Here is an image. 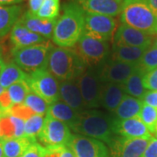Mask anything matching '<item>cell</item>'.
Masks as SVG:
<instances>
[{
	"instance_id": "4316f807",
	"label": "cell",
	"mask_w": 157,
	"mask_h": 157,
	"mask_svg": "<svg viewBox=\"0 0 157 157\" xmlns=\"http://www.w3.org/2000/svg\"><path fill=\"white\" fill-rule=\"evenodd\" d=\"M27 76L28 73L24 72L15 62H10L5 65L0 73V85L5 89H7L11 85L25 81Z\"/></svg>"
},
{
	"instance_id": "9a60e30c",
	"label": "cell",
	"mask_w": 157,
	"mask_h": 157,
	"mask_svg": "<svg viewBox=\"0 0 157 157\" xmlns=\"http://www.w3.org/2000/svg\"><path fill=\"white\" fill-rule=\"evenodd\" d=\"M150 139H114L110 145V157H141Z\"/></svg>"
},
{
	"instance_id": "2e32d148",
	"label": "cell",
	"mask_w": 157,
	"mask_h": 157,
	"mask_svg": "<svg viewBox=\"0 0 157 157\" xmlns=\"http://www.w3.org/2000/svg\"><path fill=\"white\" fill-rule=\"evenodd\" d=\"M85 12L115 17L121 13L125 0H77Z\"/></svg>"
},
{
	"instance_id": "e575fe53",
	"label": "cell",
	"mask_w": 157,
	"mask_h": 157,
	"mask_svg": "<svg viewBox=\"0 0 157 157\" xmlns=\"http://www.w3.org/2000/svg\"><path fill=\"white\" fill-rule=\"evenodd\" d=\"M35 113L32 109L28 107L25 106L24 104H17L13 105L11 108L6 110V115H11L14 117L22 119L24 121L28 120L29 118L32 117Z\"/></svg>"
},
{
	"instance_id": "8992f818",
	"label": "cell",
	"mask_w": 157,
	"mask_h": 157,
	"mask_svg": "<svg viewBox=\"0 0 157 157\" xmlns=\"http://www.w3.org/2000/svg\"><path fill=\"white\" fill-rule=\"evenodd\" d=\"M72 135L70 128L67 124L46 113L38 138L42 146L48 149H56L68 146Z\"/></svg>"
},
{
	"instance_id": "ee69618b",
	"label": "cell",
	"mask_w": 157,
	"mask_h": 157,
	"mask_svg": "<svg viewBox=\"0 0 157 157\" xmlns=\"http://www.w3.org/2000/svg\"><path fill=\"white\" fill-rule=\"evenodd\" d=\"M146 3L157 16V0H146Z\"/></svg>"
},
{
	"instance_id": "7402d4cb",
	"label": "cell",
	"mask_w": 157,
	"mask_h": 157,
	"mask_svg": "<svg viewBox=\"0 0 157 157\" xmlns=\"http://www.w3.org/2000/svg\"><path fill=\"white\" fill-rule=\"evenodd\" d=\"M146 48L129 46V45H113L112 58L111 59L115 61L139 64L146 52Z\"/></svg>"
},
{
	"instance_id": "8fae6325",
	"label": "cell",
	"mask_w": 157,
	"mask_h": 157,
	"mask_svg": "<svg viewBox=\"0 0 157 157\" xmlns=\"http://www.w3.org/2000/svg\"><path fill=\"white\" fill-rule=\"evenodd\" d=\"M68 147L76 157H109L107 147L102 141L84 135H72Z\"/></svg>"
},
{
	"instance_id": "ba28073f",
	"label": "cell",
	"mask_w": 157,
	"mask_h": 157,
	"mask_svg": "<svg viewBox=\"0 0 157 157\" xmlns=\"http://www.w3.org/2000/svg\"><path fill=\"white\" fill-rule=\"evenodd\" d=\"M25 81L31 91L45 100L49 105L59 101V80L47 69L30 73Z\"/></svg>"
},
{
	"instance_id": "7dc6e473",
	"label": "cell",
	"mask_w": 157,
	"mask_h": 157,
	"mask_svg": "<svg viewBox=\"0 0 157 157\" xmlns=\"http://www.w3.org/2000/svg\"><path fill=\"white\" fill-rule=\"evenodd\" d=\"M5 62L3 61V59H0V73H1V71H2V69L4 68V67H5Z\"/></svg>"
},
{
	"instance_id": "d6986e66",
	"label": "cell",
	"mask_w": 157,
	"mask_h": 157,
	"mask_svg": "<svg viewBox=\"0 0 157 157\" xmlns=\"http://www.w3.org/2000/svg\"><path fill=\"white\" fill-rule=\"evenodd\" d=\"M11 44L13 45V48L19 49L25 48L31 45H38L46 42L48 39H45L44 37L39 34L34 33L27 29L21 23L17 21L11 31L10 36Z\"/></svg>"
},
{
	"instance_id": "7c38bea8",
	"label": "cell",
	"mask_w": 157,
	"mask_h": 157,
	"mask_svg": "<svg viewBox=\"0 0 157 157\" xmlns=\"http://www.w3.org/2000/svg\"><path fill=\"white\" fill-rule=\"evenodd\" d=\"M155 35L130 27L121 24L116 29L113 36V44L117 45H129L147 49L153 44Z\"/></svg>"
},
{
	"instance_id": "ab89813d",
	"label": "cell",
	"mask_w": 157,
	"mask_h": 157,
	"mask_svg": "<svg viewBox=\"0 0 157 157\" xmlns=\"http://www.w3.org/2000/svg\"><path fill=\"white\" fill-rule=\"evenodd\" d=\"M12 106H13V103L11 101L7 90L6 89L3 92V94L0 95V108L6 111L9 108H11Z\"/></svg>"
},
{
	"instance_id": "60d3db41",
	"label": "cell",
	"mask_w": 157,
	"mask_h": 157,
	"mask_svg": "<svg viewBox=\"0 0 157 157\" xmlns=\"http://www.w3.org/2000/svg\"><path fill=\"white\" fill-rule=\"evenodd\" d=\"M45 0H28L29 11H31L33 14L36 15L41 8Z\"/></svg>"
},
{
	"instance_id": "f35d334b",
	"label": "cell",
	"mask_w": 157,
	"mask_h": 157,
	"mask_svg": "<svg viewBox=\"0 0 157 157\" xmlns=\"http://www.w3.org/2000/svg\"><path fill=\"white\" fill-rule=\"evenodd\" d=\"M141 101L143 104L157 108V91H147Z\"/></svg>"
},
{
	"instance_id": "681fc988",
	"label": "cell",
	"mask_w": 157,
	"mask_h": 157,
	"mask_svg": "<svg viewBox=\"0 0 157 157\" xmlns=\"http://www.w3.org/2000/svg\"><path fill=\"white\" fill-rule=\"evenodd\" d=\"M1 57H2V48L0 47V59H2Z\"/></svg>"
},
{
	"instance_id": "52a82bcc",
	"label": "cell",
	"mask_w": 157,
	"mask_h": 157,
	"mask_svg": "<svg viewBox=\"0 0 157 157\" xmlns=\"http://www.w3.org/2000/svg\"><path fill=\"white\" fill-rule=\"evenodd\" d=\"M73 50L87 67H94L110 53V45L107 41L93 39L83 34L73 47Z\"/></svg>"
},
{
	"instance_id": "f6af8a7d",
	"label": "cell",
	"mask_w": 157,
	"mask_h": 157,
	"mask_svg": "<svg viewBox=\"0 0 157 157\" xmlns=\"http://www.w3.org/2000/svg\"><path fill=\"white\" fill-rule=\"evenodd\" d=\"M48 149V148H47ZM59 148L56 149H48L45 157H59Z\"/></svg>"
},
{
	"instance_id": "d590c367",
	"label": "cell",
	"mask_w": 157,
	"mask_h": 157,
	"mask_svg": "<svg viewBox=\"0 0 157 157\" xmlns=\"http://www.w3.org/2000/svg\"><path fill=\"white\" fill-rule=\"evenodd\" d=\"M48 149L38 141L32 143L21 157H45Z\"/></svg>"
},
{
	"instance_id": "44dd1931",
	"label": "cell",
	"mask_w": 157,
	"mask_h": 157,
	"mask_svg": "<svg viewBox=\"0 0 157 157\" xmlns=\"http://www.w3.org/2000/svg\"><path fill=\"white\" fill-rule=\"evenodd\" d=\"M25 121L11 115L0 118V140L25 137Z\"/></svg>"
},
{
	"instance_id": "603a6c76",
	"label": "cell",
	"mask_w": 157,
	"mask_h": 157,
	"mask_svg": "<svg viewBox=\"0 0 157 157\" xmlns=\"http://www.w3.org/2000/svg\"><path fill=\"white\" fill-rule=\"evenodd\" d=\"M46 113L62 122H65L70 128H72L73 125L76 123L79 115V113L73 110L61 100L50 105Z\"/></svg>"
},
{
	"instance_id": "ac0fdd59",
	"label": "cell",
	"mask_w": 157,
	"mask_h": 157,
	"mask_svg": "<svg viewBox=\"0 0 157 157\" xmlns=\"http://www.w3.org/2000/svg\"><path fill=\"white\" fill-rule=\"evenodd\" d=\"M56 21L57 20H50L39 17L29 11L23 13L18 19V22L21 23L31 32L39 34L46 39L52 38L53 29Z\"/></svg>"
},
{
	"instance_id": "83f0119b",
	"label": "cell",
	"mask_w": 157,
	"mask_h": 157,
	"mask_svg": "<svg viewBox=\"0 0 157 157\" xmlns=\"http://www.w3.org/2000/svg\"><path fill=\"white\" fill-rule=\"evenodd\" d=\"M35 141L37 140L27 137L1 140L5 157H21L30 145Z\"/></svg>"
},
{
	"instance_id": "3957f363",
	"label": "cell",
	"mask_w": 157,
	"mask_h": 157,
	"mask_svg": "<svg viewBox=\"0 0 157 157\" xmlns=\"http://www.w3.org/2000/svg\"><path fill=\"white\" fill-rule=\"evenodd\" d=\"M112 121V119L103 113L86 110L79 113L78 121L72 129L78 135L101 140L110 146L114 140Z\"/></svg>"
},
{
	"instance_id": "f907efd6",
	"label": "cell",
	"mask_w": 157,
	"mask_h": 157,
	"mask_svg": "<svg viewBox=\"0 0 157 157\" xmlns=\"http://www.w3.org/2000/svg\"><path fill=\"white\" fill-rule=\"evenodd\" d=\"M155 33L157 34V25H156V30H155Z\"/></svg>"
},
{
	"instance_id": "7bdbcfd3",
	"label": "cell",
	"mask_w": 157,
	"mask_h": 157,
	"mask_svg": "<svg viewBox=\"0 0 157 157\" xmlns=\"http://www.w3.org/2000/svg\"><path fill=\"white\" fill-rule=\"evenodd\" d=\"M23 0H0V6H17V4L21 3Z\"/></svg>"
},
{
	"instance_id": "e0dca14e",
	"label": "cell",
	"mask_w": 157,
	"mask_h": 157,
	"mask_svg": "<svg viewBox=\"0 0 157 157\" xmlns=\"http://www.w3.org/2000/svg\"><path fill=\"white\" fill-rule=\"evenodd\" d=\"M59 96L62 101L76 112L82 113L88 108L80 93L77 79L59 83Z\"/></svg>"
},
{
	"instance_id": "74e56055",
	"label": "cell",
	"mask_w": 157,
	"mask_h": 157,
	"mask_svg": "<svg viewBox=\"0 0 157 157\" xmlns=\"http://www.w3.org/2000/svg\"><path fill=\"white\" fill-rule=\"evenodd\" d=\"M141 157H157V137L153 136Z\"/></svg>"
},
{
	"instance_id": "8d00e7d4",
	"label": "cell",
	"mask_w": 157,
	"mask_h": 157,
	"mask_svg": "<svg viewBox=\"0 0 157 157\" xmlns=\"http://www.w3.org/2000/svg\"><path fill=\"white\" fill-rule=\"evenodd\" d=\"M143 84L148 91H157V68L146 73L143 78Z\"/></svg>"
},
{
	"instance_id": "836d02e7",
	"label": "cell",
	"mask_w": 157,
	"mask_h": 157,
	"mask_svg": "<svg viewBox=\"0 0 157 157\" xmlns=\"http://www.w3.org/2000/svg\"><path fill=\"white\" fill-rule=\"evenodd\" d=\"M45 118L34 114L25 121V137L37 140L38 135L44 125Z\"/></svg>"
},
{
	"instance_id": "f546056e",
	"label": "cell",
	"mask_w": 157,
	"mask_h": 157,
	"mask_svg": "<svg viewBox=\"0 0 157 157\" xmlns=\"http://www.w3.org/2000/svg\"><path fill=\"white\" fill-rule=\"evenodd\" d=\"M139 118L151 134L157 137V108L143 104Z\"/></svg>"
},
{
	"instance_id": "5bb4252c",
	"label": "cell",
	"mask_w": 157,
	"mask_h": 157,
	"mask_svg": "<svg viewBox=\"0 0 157 157\" xmlns=\"http://www.w3.org/2000/svg\"><path fill=\"white\" fill-rule=\"evenodd\" d=\"M113 132L127 139H151L153 137L145 124L139 117L118 120L112 121Z\"/></svg>"
},
{
	"instance_id": "c3c4849f",
	"label": "cell",
	"mask_w": 157,
	"mask_h": 157,
	"mask_svg": "<svg viewBox=\"0 0 157 157\" xmlns=\"http://www.w3.org/2000/svg\"><path fill=\"white\" fill-rule=\"evenodd\" d=\"M5 90H6V89H5V88H4V87H3V86H2L0 85V95H1L2 94H3V92H4Z\"/></svg>"
},
{
	"instance_id": "ffe728a7",
	"label": "cell",
	"mask_w": 157,
	"mask_h": 157,
	"mask_svg": "<svg viewBox=\"0 0 157 157\" xmlns=\"http://www.w3.org/2000/svg\"><path fill=\"white\" fill-rule=\"evenodd\" d=\"M126 93L122 85L116 83H103L101 88V106L108 112H114L123 100Z\"/></svg>"
},
{
	"instance_id": "f1b7e54d",
	"label": "cell",
	"mask_w": 157,
	"mask_h": 157,
	"mask_svg": "<svg viewBox=\"0 0 157 157\" xmlns=\"http://www.w3.org/2000/svg\"><path fill=\"white\" fill-rule=\"evenodd\" d=\"M23 104L26 107H28L30 109H32L35 114L44 116L46 114L49 108V104L43 100L41 97L34 94L33 92H30L28 95L25 99Z\"/></svg>"
},
{
	"instance_id": "d6a6232c",
	"label": "cell",
	"mask_w": 157,
	"mask_h": 157,
	"mask_svg": "<svg viewBox=\"0 0 157 157\" xmlns=\"http://www.w3.org/2000/svg\"><path fill=\"white\" fill-rule=\"evenodd\" d=\"M60 10V0H45L36 16L45 19L57 20Z\"/></svg>"
},
{
	"instance_id": "d4e9b609",
	"label": "cell",
	"mask_w": 157,
	"mask_h": 157,
	"mask_svg": "<svg viewBox=\"0 0 157 157\" xmlns=\"http://www.w3.org/2000/svg\"><path fill=\"white\" fill-rule=\"evenodd\" d=\"M22 7L19 6H0V38L11 31L21 16Z\"/></svg>"
},
{
	"instance_id": "6da1fadb",
	"label": "cell",
	"mask_w": 157,
	"mask_h": 157,
	"mask_svg": "<svg viewBox=\"0 0 157 157\" xmlns=\"http://www.w3.org/2000/svg\"><path fill=\"white\" fill-rule=\"evenodd\" d=\"M84 29L85 11L77 2H71L63 6V14L57 19L52 39L59 47L73 48Z\"/></svg>"
},
{
	"instance_id": "484cf974",
	"label": "cell",
	"mask_w": 157,
	"mask_h": 157,
	"mask_svg": "<svg viewBox=\"0 0 157 157\" xmlns=\"http://www.w3.org/2000/svg\"><path fill=\"white\" fill-rule=\"evenodd\" d=\"M146 72L140 67H138V68L127 79V81L122 84L126 94L139 100H142L143 96L147 93V89L143 84V78Z\"/></svg>"
},
{
	"instance_id": "b9f144b4",
	"label": "cell",
	"mask_w": 157,
	"mask_h": 157,
	"mask_svg": "<svg viewBox=\"0 0 157 157\" xmlns=\"http://www.w3.org/2000/svg\"><path fill=\"white\" fill-rule=\"evenodd\" d=\"M58 150H59V157H76L73 150L68 146L59 147Z\"/></svg>"
},
{
	"instance_id": "7a4b0ae2",
	"label": "cell",
	"mask_w": 157,
	"mask_h": 157,
	"mask_svg": "<svg viewBox=\"0 0 157 157\" xmlns=\"http://www.w3.org/2000/svg\"><path fill=\"white\" fill-rule=\"evenodd\" d=\"M86 67L73 48L52 46L51 49L47 70L60 82L76 80Z\"/></svg>"
},
{
	"instance_id": "9c48e42d",
	"label": "cell",
	"mask_w": 157,
	"mask_h": 157,
	"mask_svg": "<svg viewBox=\"0 0 157 157\" xmlns=\"http://www.w3.org/2000/svg\"><path fill=\"white\" fill-rule=\"evenodd\" d=\"M77 83L85 103L88 109L101 107L102 81L99 71L94 67H86L77 78Z\"/></svg>"
},
{
	"instance_id": "30bf717a",
	"label": "cell",
	"mask_w": 157,
	"mask_h": 157,
	"mask_svg": "<svg viewBox=\"0 0 157 157\" xmlns=\"http://www.w3.org/2000/svg\"><path fill=\"white\" fill-rule=\"evenodd\" d=\"M117 29V23L113 17L85 12V35L93 39L109 42Z\"/></svg>"
},
{
	"instance_id": "5b68a950",
	"label": "cell",
	"mask_w": 157,
	"mask_h": 157,
	"mask_svg": "<svg viewBox=\"0 0 157 157\" xmlns=\"http://www.w3.org/2000/svg\"><path fill=\"white\" fill-rule=\"evenodd\" d=\"M52 45L49 40L46 42L31 45L25 48L12 49L14 62L24 72L33 73L39 70L47 69L48 58Z\"/></svg>"
},
{
	"instance_id": "4fadbf2b",
	"label": "cell",
	"mask_w": 157,
	"mask_h": 157,
	"mask_svg": "<svg viewBox=\"0 0 157 157\" xmlns=\"http://www.w3.org/2000/svg\"><path fill=\"white\" fill-rule=\"evenodd\" d=\"M138 67L139 64L125 63L111 59L102 66L99 70V74L102 83L110 82L122 85Z\"/></svg>"
},
{
	"instance_id": "bcb514c9",
	"label": "cell",
	"mask_w": 157,
	"mask_h": 157,
	"mask_svg": "<svg viewBox=\"0 0 157 157\" xmlns=\"http://www.w3.org/2000/svg\"><path fill=\"white\" fill-rule=\"evenodd\" d=\"M0 157H5V154H4V149H3V145L0 140Z\"/></svg>"
},
{
	"instance_id": "4dcf8cb0",
	"label": "cell",
	"mask_w": 157,
	"mask_h": 157,
	"mask_svg": "<svg viewBox=\"0 0 157 157\" xmlns=\"http://www.w3.org/2000/svg\"><path fill=\"white\" fill-rule=\"evenodd\" d=\"M139 67L146 73L157 68V39H154L153 44L143 54Z\"/></svg>"
},
{
	"instance_id": "1f68e13d",
	"label": "cell",
	"mask_w": 157,
	"mask_h": 157,
	"mask_svg": "<svg viewBox=\"0 0 157 157\" xmlns=\"http://www.w3.org/2000/svg\"><path fill=\"white\" fill-rule=\"evenodd\" d=\"M7 92L10 95L13 105L23 104L25 99L28 95L30 92H32L26 81H20L15 84L11 85L7 88Z\"/></svg>"
},
{
	"instance_id": "277c9868",
	"label": "cell",
	"mask_w": 157,
	"mask_h": 157,
	"mask_svg": "<svg viewBox=\"0 0 157 157\" xmlns=\"http://www.w3.org/2000/svg\"><path fill=\"white\" fill-rule=\"evenodd\" d=\"M121 22L147 33L156 34L157 16L144 1L125 0L121 13Z\"/></svg>"
},
{
	"instance_id": "cb8c5ba5",
	"label": "cell",
	"mask_w": 157,
	"mask_h": 157,
	"mask_svg": "<svg viewBox=\"0 0 157 157\" xmlns=\"http://www.w3.org/2000/svg\"><path fill=\"white\" fill-rule=\"evenodd\" d=\"M142 107L143 101L141 100L126 94L113 113L118 120H128L139 117Z\"/></svg>"
}]
</instances>
